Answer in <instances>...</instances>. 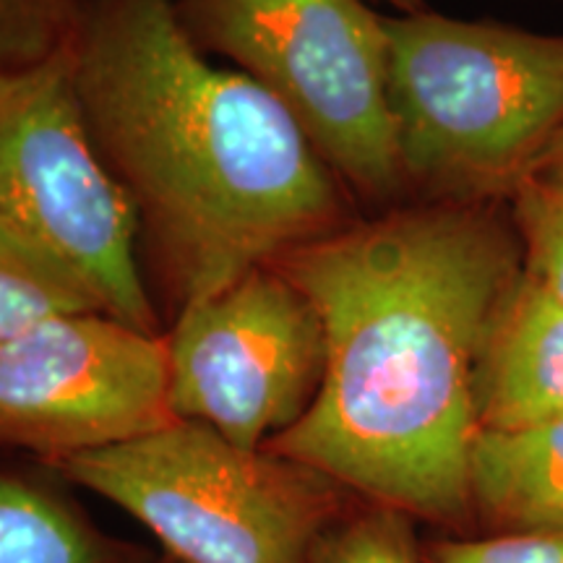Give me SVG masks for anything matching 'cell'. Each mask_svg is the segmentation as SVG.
<instances>
[{"instance_id": "1", "label": "cell", "mask_w": 563, "mask_h": 563, "mask_svg": "<svg viewBox=\"0 0 563 563\" xmlns=\"http://www.w3.org/2000/svg\"><path fill=\"white\" fill-rule=\"evenodd\" d=\"M272 266L308 295L327 373L298 426L264 443L357 498L467 532L475 365L525 274L498 203H410L347 222Z\"/></svg>"}, {"instance_id": "2", "label": "cell", "mask_w": 563, "mask_h": 563, "mask_svg": "<svg viewBox=\"0 0 563 563\" xmlns=\"http://www.w3.org/2000/svg\"><path fill=\"white\" fill-rule=\"evenodd\" d=\"M70 53L91 139L178 308L352 222L298 121L209 63L173 0H91Z\"/></svg>"}, {"instance_id": "3", "label": "cell", "mask_w": 563, "mask_h": 563, "mask_svg": "<svg viewBox=\"0 0 563 563\" xmlns=\"http://www.w3.org/2000/svg\"><path fill=\"white\" fill-rule=\"evenodd\" d=\"M407 191L509 201L563 133V34L435 11L384 16Z\"/></svg>"}, {"instance_id": "4", "label": "cell", "mask_w": 563, "mask_h": 563, "mask_svg": "<svg viewBox=\"0 0 563 563\" xmlns=\"http://www.w3.org/2000/svg\"><path fill=\"white\" fill-rule=\"evenodd\" d=\"M53 470L131 514L175 563H308L357 501L308 464L191 420Z\"/></svg>"}, {"instance_id": "5", "label": "cell", "mask_w": 563, "mask_h": 563, "mask_svg": "<svg viewBox=\"0 0 563 563\" xmlns=\"http://www.w3.org/2000/svg\"><path fill=\"white\" fill-rule=\"evenodd\" d=\"M188 34L228 55L298 121L355 194H407L384 16L363 0H173Z\"/></svg>"}, {"instance_id": "6", "label": "cell", "mask_w": 563, "mask_h": 563, "mask_svg": "<svg viewBox=\"0 0 563 563\" xmlns=\"http://www.w3.org/2000/svg\"><path fill=\"white\" fill-rule=\"evenodd\" d=\"M0 214L84 274L112 319L159 334L139 272V214L91 139L70 45L0 74Z\"/></svg>"}, {"instance_id": "7", "label": "cell", "mask_w": 563, "mask_h": 563, "mask_svg": "<svg viewBox=\"0 0 563 563\" xmlns=\"http://www.w3.org/2000/svg\"><path fill=\"white\" fill-rule=\"evenodd\" d=\"M167 352L175 418L243 449H264L298 426L327 373L319 311L272 264L180 308Z\"/></svg>"}, {"instance_id": "8", "label": "cell", "mask_w": 563, "mask_h": 563, "mask_svg": "<svg viewBox=\"0 0 563 563\" xmlns=\"http://www.w3.org/2000/svg\"><path fill=\"white\" fill-rule=\"evenodd\" d=\"M173 422L167 336L66 313L0 342V446L58 467Z\"/></svg>"}, {"instance_id": "9", "label": "cell", "mask_w": 563, "mask_h": 563, "mask_svg": "<svg viewBox=\"0 0 563 563\" xmlns=\"http://www.w3.org/2000/svg\"><path fill=\"white\" fill-rule=\"evenodd\" d=\"M563 415V302L527 274L493 313L475 365L477 431Z\"/></svg>"}, {"instance_id": "10", "label": "cell", "mask_w": 563, "mask_h": 563, "mask_svg": "<svg viewBox=\"0 0 563 563\" xmlns=\"http://www.w3.org/2000/svg\"><path fill=\"white\" fill-rule=\"evenodd\" d=\"M470 509L473 525L488 534L563 532V415L517 431L475 433Z\"/></svg>"}, {"instance_id": "11", "label": "cell", "mask_w": 563, "mask_h": 563, "mask_svg": "<svg viewBox=\"0 0 563 563\" xmlns=\"http://www.w3.org/2000/svg\"><path fill=\"white\" fill-rule=\"evenodd\" d=\"M47 483L0 473V563H152Z\"/></svg>"}, {"instance_id": "12", "label": "cell", "mask_w": 563, "mask_h": 563, "mask_svg": "<svg viewBox=\"0 0 563 563\" xmlns=\"http://www.w3.org/2000/svg\"><path fill=\"white\" fill-rule=\"evenodd\" d=\"M66 313H108L68 262L0 214V342Z\"/></svg>"}, {"instance_id": "13", "label": "cell", "mask_w": 563, "mask_h": 563, "mask_svg": "<svg viewBox=\"0 0 563 563\" xmlns=\"http://www.w3.org/2000/svg\"><path fill=\"white\" fill-rule=\"evenodd\" d=\"M418 519L394 506L357 498L316 543L308 563H426Z\"/></svg>"}, {"instance_id": "14", "label": "cell", "mask_w": 563, "mask_h": 563, "mask_svg": "<svg viewBox=\"0 0 563 563\" xmlns=\"http://www.w3.org/2000/svg\"><path fill=\"white\" fill-rule=\"evenodd\" d=\"M509 201L525 274L563 302V175L534 173Z\"/></svg>"}, {"instance_id": "15", "label": "cell", "mask_w": 563, "mask_h": 563, "mask_svg": "<svg viewBox=\"0 0 563 563\" xmlns=\"http://www.w3.org/2000/svg\"><path fill=\"white\" fill-rule=\"evenodd\" d=\"M89 5L91 0H0V74L70 45Z\"/></svg>"}, {"instance_id": "16", "label": "cell", "mask_w": 563, "mask_h": 563, "mask_svg": "<svg viewBox=\"0 0 563 563\" xmlns=\"http://www.w3.org/2000/svg\"><path fill=\"white\" fill-rule=\"evenodd\" d=\"M426 563H563V532L456 534L422 545Z\"/></svg>"}, {"instance_id": "17", "label": "cell", "mask_w": 563, "mask_h": 563, "mask_svg": "<svg viewBox=\"0 0 563 563\" xmlns=\"http://www.w3.org/2000/svg\"><path fill=\"white\" fill-rule=\"evenodd\" d=\"M534 173H553V175H563V133L559 141L551 146V152L545 154V159L540 162V167ZM532 173V175H534Z\"/></svg>"}, {"instance_id": "18", "label": "cell", "mask_w": 563, "mask_h": 563, "mask_svg": "<svg viewBox=\"0 0 563 563\" xmlns=\"http://www.w3.org/2000/svg\"><path fill=\"white\" fill-rule=\"evenodd\" d=\"M382 3L391 5L397 13H420L428 9L426 0H382Z\"/></svg>"}, {"instance_id": "19", "label": "cell", "mask_w": 563, "mask_h": 563, "mask_svg": "<svg viewBox=\"0 0 563 563\" xmlns=\"http://www.w3.org/2000/svg\"><path fill=\"white\" fill-rule=\"evenodd\" d=\"M152 563H175L173 559H167V555H162V559H154Z\"/></svg>"}]
</instances>
